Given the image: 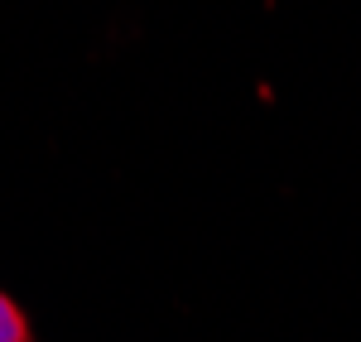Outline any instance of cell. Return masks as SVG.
<instances>
[{
  "label": "cell",
  "mask_w": 361,
  "mask_h": 342,
  "mask_svg": "<svg viewBox=\"0 0 361 342\" xmlns=\"http://www.w3.org/2000/svg\"><path fill=\"white\" fill-rule=\"evenodd\" d=\"M0 342H29V323H25V314L0 294Z\"/></svg>",
  "instance_id": "6da1fadb"
}]
</instances>
